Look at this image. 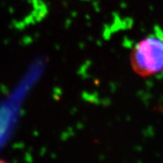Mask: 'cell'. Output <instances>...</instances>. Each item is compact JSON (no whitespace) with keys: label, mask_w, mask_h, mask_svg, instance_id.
<instances>
[{"label":"cell","mask_w":163,"mask_h":163,"mask_svg":"<svg viewBox=\"0 0 163 163\" xmlns=\"http://www.w3.org/2000/svg\"><path fill=\"white\" fill-rule=\"evenodd\" d=\"M0 163H8L6 161L3 160V159H0Z\"/></svg>","instance_id":"7a4b0ae2"},{"label":"cell","mask_w":163,"mask_h":163,"mask_svg":"<svg viewBox=\"0 0 163 163\" xmlns=\"http://www.w3.org/2000/svg\"><path fill=\"white\" fill-rule=\"evenodd\" d=\"M131 68L142 77H149L163 71V39L149 36L141 40L131 52Z\"/></svg>","instance_id":"6da1fadb"}]
</instances>
